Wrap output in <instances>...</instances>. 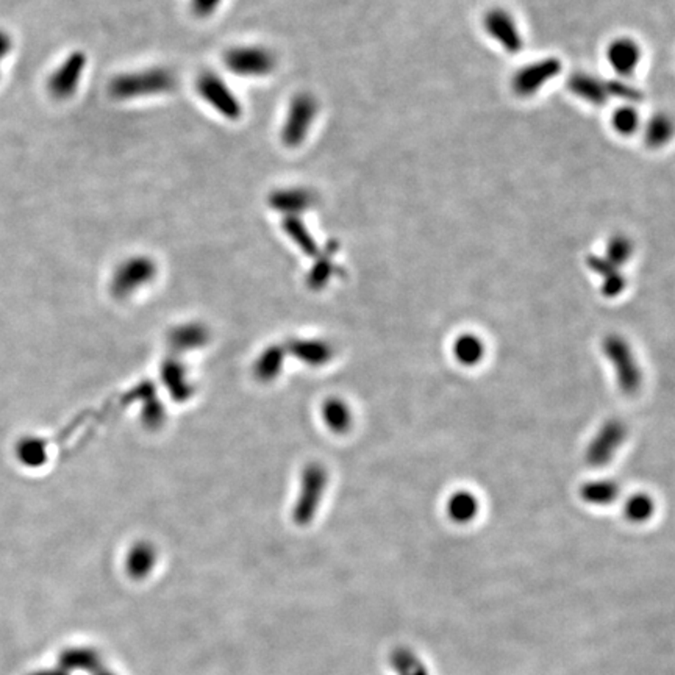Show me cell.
I'll return each instance as SVG.
<instances>
[{
  "mask_svg": "<svg viewBox=\"0 0 675 675\" xmlns=\"http://www.w3.org/2000/svg\"><path fill=\"white\" fill-rule=\"evenodd\" d=\"M177 88V77L168 68H149L127 72L113 78L110 95L118 100L140 99L149 96L169 95Z\"/></svg>",
  "mask_w": 675,
  "mask_h": 675,
  "instance_id": "1",
  "label": "cell"
},
{
  "mask_svg": "<svg viewBox=\"0 0 675 675\" xmlns=\"http://www.w3.org/2000/svg\"><path fill=\"white\" fill-rule=\"evenodd\" d=\"M223 65L232 74L242 78H263L277 68L276 53L255 44L235 46L223 53Z\"/></svg>",
  "mask_w": 675,
  "mask_h": 675,
  "instance_id": "2",
  "label": "cell"
},
{
  "mask_svg": "<svg viewBox=\"0 0 675 675\" xmlns=\"http://www.w3.org/2000/svg\"><path fill=\"white\" fill-rule=\"evenodd\" d=\"M319 113L316 97L310 93H299L289 102L282 123V141L285 146L297 147L306 141Z\"/></svg>",
  "mask_w": 675,
  "mask_h": 675,
  "instance_id": "3",
  "label": "cell"
},
{
  "mask_svg": "<svg viewBox=\"0 0 675 675\" xmlns=\"http://www.w3.org/2000/svg\"><path fill=\"white\" fill-rule=\"evenodd\" d=\"M196 91L206 105L212 106L214 112L223 118L236 121L242 118V106L235 93L230 89L223 77L216 72H202L196 80Z\"/></svg>",
  "mask_w": 675,
  "mask_h": 675,
  "instance_id": "4",
  "label": "cell"
},
{
  "mask_svg": "<svg viewBox=\"0 0 675 675\" xmlns=\"http://www.w3.org/2000/svg\"><path fill=\"white\" fill-rule=\"evenodd\" d=\"M483 29L506 52H521L524 46L523 33L513 13L506 8L494 6L488 10L483 16Z\"/></svg>",
  "mask_w": 675,
  "mask_h": 675,
  "instance_id": "5",
  "label": "cell"
},
{
  "mask_svg": "<svg viewBox=\"0 0 675 675\" xmlns=\"http://www.w3.org/2000/svg\"><path fill=\"white\" fill-rule=\"evenodd\" d=\"M561 71V63L557 59H544L523 66L513 77V91L521 97H530L540 93L546 83L553 80Z\"/></svg>",
  "mask_w": 675,
  "mask_h": 675,
  "instance_id": "6",
  "label": "cell"
},
{
  "mask_svg": "<svg viewBox=\"0 0 675 675\" xmlns=\"http://www.w3.org/2000/svg\"><path fill=\"white\" fill-rule=\"evenodd\" d=\"M605 59L616 76H634L640 68L643 49L632 36H617L605 49Z\"/></svg>",
  "mask_w": 675,
  "mask_h": 675,
  "instance_id": "7",
  "label": "cell"
},
{
  "mask_svg": "<svg viewBox=\"0 0 675 675\" xmlns=\"http://www.w3.org/2000/svg\"><path fill=\"white\" fill-rule=\"evenodd\" d=\"M87 66V59L82 52L72 53L65 63L59 66L49 78V91L55 99H68L76 93L77 87L80 83L83 71Z\"/></svg>",
  "mask_w": 675,
  "mask_h": 675,
  "instance_id": "8",
  "label": "cell"
},
{
  "mask_svg": "<svg viewBox=\"0 0 675 675\" xmlns=\"http://www.w3.org/2000/svg\"><path fill=\"white\" fill-rule=\"evenodd\" d=\"M315 202H316L315 191L304 188V187L277 189L269 196L270 208L288 217L306 213L315 205Z\"/></svg>",
  "mask_w": 675,
  "mask_h": 675,
  "instance_id": "9",
  "label": "cell"
},
{
  "mask_svg": "<svg viewBox=\"0 0 675 675\" xmlns=\"http://www.w3.org/2000/svg\"><path fill=\"white\" fill-rule=\"evenodd\" d=\"M153 276L152 261L146 259H132L119 266L113 287L119 293H129L135 287L146 282Z\"/></svg>",
  "mask_w": 675,
  "mask_h": 675,
  "instance_id": "10",
  "label": "cell"
},
{
  "mask_svg": "<svg viewBox=\"0 0 675 675\" xmlns=\"http://www.w3.org/2000/svg\"><path fill=\"white\" fill-rule=\"evenodd\" d=\"M100 657L95 649L83 646L66 647L59 652V668L69 672H96L99 670Z\"/></svg>",
  "mask_w": 675,
  "mask_h": 675,
  "instance_id": "11",
  "label": "cell"
},
{
  "mask_svg": "<svg viewBox=\"0 0 675 675\" xmlns=\"http://www.w3.org/2000/svg\"><path fill=\"white\" fill-rule=\"evenodd\" d=\"M643 125H644L643 127L644 141L651 149H661L674 136V121L666 113L658 112L652 114L651 118L647 119L646 123H643Z\"/></svg>",
  "mask_w": 675,
  "mask_h": 675,
  "instance_id": "12",
  "label": "cell"
},
{
  "mask_svg": "<svg viewBox=\"0 0 675 675\" xmlns=\"http://www.w3.org/2000/svg\"><path fill=\"white\" fill-rule=\"evenodd\" d=\"M570 88L574 95L594 105H604L610 93V88L591 74H574Z\"/></svg>",
  "mask_w": 675,
  "mask_h": 675,
  "instance_id": "13",
  "label": "cell"
},
{
  "mask_svg": "<svg viewBox=\"0 0 675 675\" xmlns=\"http://www.w3.org/2000/svg\"><path fill=\"white\" fill-rule=\"evenodd\" d=\"M643 127L640 112L630 104L617 106L611 114V129L623 136H632Z\"/></svg>",
  "mask_w": 675,
  "mask_h": 675,
  "instance_id": "14",
  "label": "cell"
},
{
  "mask_svg": "<svg viewBox=\"0 0 675 675\" xmlns=\"http://www.w3.org/2000/svg\"><path fill=\"white\" fill-rule=\"evenodd\" d=\"M457 355L466 364H474L483 355L482 342L474 336H463L457 344Z\"/></svg>",
  "mask_w": 675,
  "mask_h": 675,
  "instance_id": "15",
  "label": "cell"
},
{
  "mask_svg": "<svg viewBox=\"0 0 675 675\" xmlns=\"http://www.w3.org/2000/svg\"><path fill=\"white\" fill-rule=\"evenodd\" d=\"M476 510L477 504L470 494H460L457 497H453L452 504H451V511L460 519H468L476 513Z\"/></svg>",
  "mask_w": 675,
  "mask_h": 675,
  "instance_id": "16",
  "label": "cell"
},
{
  "mask_svg": "<svg viewBox=\"0 0 675 675\" xmlns=\"http://www.w3.org/2000/svg\"><path fill=\"white\" fill-rule=\"evenodd\" d=\"M608 252L613 257V261H624L628 259V255L632 253V247L628 242L627 238L624 236H615L611 240L610 246H608Z\"/></svg>",
  "mask_w": 675,
  "mask_h": 675,
  "instance_id": "17",
  "label": "cell"
},
{
  "mask_svg": "<svg viewBox=\"0 0 675 675\" xmlns=\"http://www.w3.org/2000/svg\"><path fill=\"white\" fill-rule=\"evenodd\" d=\"M223 0H191V8L199 18H208L216 12Z\"/></svg>",
  "mask_w": 675,
  "mask_h": 675,
  "instance_id": "18",
  "label": "cell"
},
{
  "mask_svg": "<svg viewBox=\"0 0 675 675\" xmlns=\"http://www.w3.org/2000/svg\"><path fill=\"white\" fill-rule=\"evenodd\" d=\"M630 513L634 517H641V515H647L649 513V502L646 499H634L630 504Z\"/></svg>",
  "mask_w": 675,
  "mask_h": 675,
  "instance_id": "19",
  "label": "cell"
},
{
  "mask_svg": "<svg viewBox=\"0 0 675 675\" xmlns=\"http://www.w3.org/2000/svg\"><path fill=\"white\" fill-rule=\"evenodd\" d=\"M10 48H12V40H10V36L4 33V32H0V61L4 59L6 53L10 52Z\"/></svg>",
  "mask_w": 675,
  "mask_h": 675,
  "instance_id": "20",
  "label": "cell"
},
{
  "mask_svg": "<svg viewBox=\"0 0 675 675\" xmlns=\"http://www.w3.org/2000/svg\"><path fill=\"white\" fill-rule=\"evenodd\" d=\"M29 675H69L66 674L65 670H36V672H32V674Z\"/></svg>",
  "mask_w": 675,
  "mask_h": 675,
  "instance_id": "21",
  "label": "cell"
},
{
  "mask_svg": "<svg viewBox=\"0 0 675 675\" xmlns=\"http://www.w3.org/2000/svg\"><path fill=\"white\" fill-rule=\"evenodd\" d=\"M95 675H116V674H112V672H108V670H96Z\"/></svg>",
  "mask_w": 675,
  "mask_h": 675,
  "instance_id": "22",
  "label": "cell"
}]
</instances>
